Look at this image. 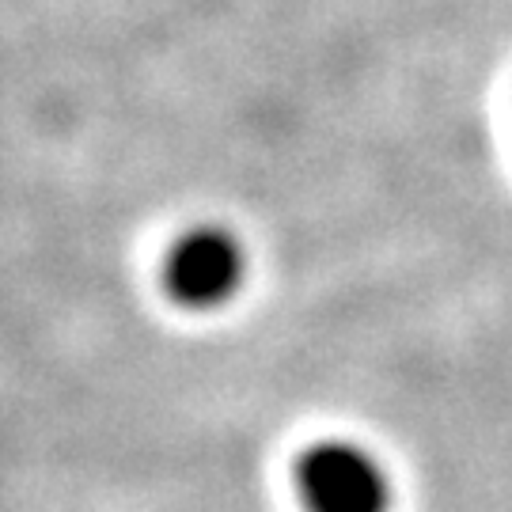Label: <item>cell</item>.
I'll return each mask as SVG.
<instances>
[{
	"label": "cell",
	"instance_id": "cell-2",
	"mask_svg": "<svg viewBox=\"0 0 512 512\" xmlns=\"http://www.w3.org/2000/svg\"><path fill=\"white\" fill-rule=\"evenodd\" d=\"M247 281V251L224 224H194L171 243L164 258V285L175 304L209 311L228 304Z\"/></svg>",
	"mask_w": 512,
	"mask_h": 512
},
{
	"label": "cell",
	"instance_id": "cell-1",
	"mask_svg": "<svg viewBox=\"0 0 512 512\" xmlns=\"http://www.w3.org/2000/svg\"><path fill=\"white\" fill-rule=\"evenodd\" d=\"M296 490L308 512H391L384 463L353 440L311 444L296 467Z\"/></svg>",
	"mask_w": 512,
	"mask_h": 512
}]
</instances>
